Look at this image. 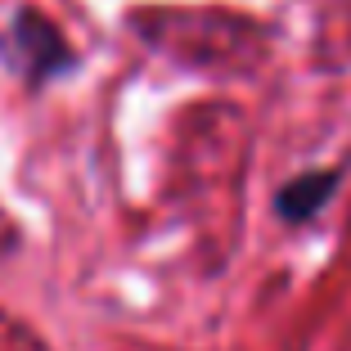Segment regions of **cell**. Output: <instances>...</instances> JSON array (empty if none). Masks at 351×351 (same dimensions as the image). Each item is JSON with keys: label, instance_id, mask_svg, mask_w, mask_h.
Here are the masks:
<instances>
[{"label": "cell", "instance_id": "cell-1", "mask_svg": "<svg viewBox=\"0 0 351 351\" xmlns=\"http://www.w3.org/2000/svg\"><path fill=\"white\" fill-rule=\"evenodd\" d=\"M5 54H10V63L32 86H45L50 77H59V73L73 68V50H68V41H63V32L36 10L14 14L10 32H5Z\"/></svg>", "mask_w": 351, "mask_h": 351}, {"label": "cell", "instance_id": "cell-2", "mask_svg": "<svg viewBox=\"0 0 351 351\" xmlns=\"http://www.w3.org/2000/svg\"><path fill=\"white\" fill-rule=\"evenodd\" d=\"M338 180H342L338 171H302L298 180H289V185L279 189V198H275L279 217H284V221H306V217H315V212H320V207L333 198Z\"/></svg>", "mask_w": 351, "mask_h": 351}]
</instances>
